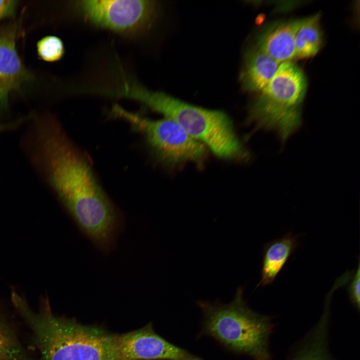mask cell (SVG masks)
Returning <instances> with one entry per match:
<instances>
[{
    "instance_id": "7c38bea8",
    "label": "cell",
    "mask_w": 360,
    "mask_h": 360,
    "mask_svg": "<svg viewBox=\"0 0 360 360\" xmlns=\"http://www.w3.org/2000/svg\"><path fill=\"white\" fill-rule=\"evenodd\" d=\"M280 64L256 46L246 53L241 80L245 89L260 92L275 74Z\"/></svg>"
},
{
    "instance_id": "8fae6325",
    "label": "cell",
    "mask_w": 360,
    "mask_h": 360,
    "mask_svg": "<svg viewBox=\"0 0 360 360\" xmlns=\"http://www.w3.org/2000/svg\"><path fill=\"white\" fill-rule=\"evenodd\" d=\"M299 236L288 232L265 244L262 250L260 278L256 288L272 284L300 246Z\"/></svg>"
},
{
    "instance_id": "e0dca14e",
    "label": "cell",
    "mask_w": 360,
    "mask_h": 360,
    "mask_svg": "<svg viewBox=\"0 0 360 360\" xmlns=\"http://www.w3.org/2000/svg\"><path fill=\"white\" fill-rule=\"evenodd\" d=\"M358 260L357 269L354 272L351 278L348 281L347 292L351 303L359 311L360 304V264L359 260Z\"/></svg>"
},
{
    "instance_id": "9a60e30c",
    "label": "cell",
    "mask_w": 360,
    "mask_h": 360,
    "mask_svg": "<svg viewBox=\"0 0 360 360\" xmlns=\"http://www.w3.org/2000/svg\"><path fill=\"white\" fill-rule=\"evenodd\" d=\"M0 360H32L12 320L0 304Z\"/></svg>"
},
{
    "instance_id": "4fadbf2b",
    "label": "cell",
    "mask_w": 360,
    "mask_h": 360,
    "mask_svg": "<svg viewBox=\"0 0 360 360\" xmlns=\"http://www.w3.org/2000/svg\"><path fill=\"white\" fill-rule=\"evenodd\" d=\"M330 330L322 325L312 328L286 360H334L328 348Z\"/></svg>"
},
{
    "instance_id": "7a4b0ae2",
    "label": "cell",
    "mask_w": 360,
    "mask_h": 360,
    "mask_svg": "<svg viewBox=\"0 0 360 360\" xmlns=\"http://www.w3.org/2000/svg\"><path fill=\"white\" fill-rule=\"evenodd\" d=\"M11 300L32 332V342L41 360H116V334L54 314L47 296L37 311L25 298L12 290Z\"/></svg>"
},
{
    "instance_id": "5bb4252c",
    "label": "cell",
    "mask_w": 360,
    "mask_h": 360,
    "mask_svg": "<svg viewBox=\"0 0 360 360\" xmlns=\"http://www.w3.org/2000/svg\"><path fill=\"white\" fill-rule=\"evenodd\" d=\"M319 13L299 19L294 36L296 56L300 58L314 56L323 44Z\"/></svg>"
},
{
    "instance_id": "30bf717a",
    "label": "cell",
    "mask_w": 360,
    "mask_h": 360,
    "mask_svg": "<svg viewBox=\"0 0 360 360\" xmlns=\"http://www.w3.org/2000/svg\"><path fill=\"white\" fill-rule=\"evenodd\" d=\"M299 19L276 22L260 33L256 46L279 64L296 58L294 36Z\"/></svg>"
},
{
    "instance_id": "3957f363",
    "label": "cell",
    "mask_w": 360,
    "mask_h": 360,
    "mask_svg": "<svg viewBox=\"0 0 360 360\" xmlns=\"http://www.w3.org/2000/svg\"><path fill=\"white\" fill-rule=\"evenodd\" d=\"M118 94L139 101L176 122L220 158H248V153L238 138L230 120L222 112L201 108L135 84H124Z\"/></svg>"
},
{
    "instance_id": "8992f818",
    "label": "cell",
    "mask_w": 360,
    "mask_h": 360,
    "mask_svg": "<svg viewBox=\"0 0 360 360\" xmlns=\"http://www.w3.org/2000/svg\"><path fill=\"white\" fill-rule=\"evenodd\" d=\"M110 116L126 122L144 137L151 152L168 166L186 162L200 163L206 154L205 146L168 118L154 120L114 105Z\"/></svg>"
},
{
    "instance_id": "277c9868",
    "label": "cell",
    "mask_w": 360,
    "mask_h": 360,
    "mask_svg": "<svg viewBox=\"0 0 360 360\" xmlns=\"http://www.w3.org/2000/svg\"><path fill=\"white\" fill-rule=\"evenodd\" d=\"M238 286L228 304L199 301L205 313L206 332L220 343L254 360H272L269 340L274 324L271 318L250 308Z\"/></svg>"
},
{
    "instance_id": "5b68a950",
    "label": "cell",
    "mask_w": 360,
    "mask_h": 360,
    "mask_svg": "<svg viewBox=\"0 0 360 360\" xmlns=\"http://www.w3.org/2000/svg\"><path fill=\"white\" fill-rule=\"evenodd\" d=\"M306 88V77L297 64L291 61L280 64L252 104L250 120L257 128L275 132L284 142L301 125Z\"/></svg>"
},
{
    "instance_id": "ba28073f",
    "label": "cell",
    "mask_w": 360,
    "mask_h": 360,
    "mask_svg": "<svg viewBox=\"0 0 360 360\" xmlns=\"http://www.w3.org/2000/svg\"><path fill=\"white\" fill-rule=\"evenodd\" d=\"M115 348L117 360H203L165 340L151 324L116 334Z\"/></svg>"
},
{
    "instance_id": "9c48e42d",
    "label": "cell",
    "mask_w": 360,
    "mask_h": 360,
    "mask_svg": "<svg viewBox=\"0 0 360 360\" xmlns=\"http://www.w3.org/2000/svg\"><path fill=\"white\" fill-rule=\"evenodd\" d=\"M16 37L14 26H0V118L8 112L10 94L30 78L16 50Z\"/></svg>"
},
{
    "instance_id": "ac0fdd59",
    "label": "cell",
    "mask_w": 360,
    "mask_h": 360,
    "mask_svg": "<svg viewBox=\"0 0 360 360\" xmlns=\"http://www.w3.org/2000/svg\"><path fill=\"white\" fill-rule=\"evenodd\" d=\"M30 116L28 117H23L13 121L6 122H0V134L2 132L14 130L24 124L26 120H28Z\"/></svg>"
},
{
    "instance_id": "2e32d148",
    "label": "cell",
    "mask_w": 360,
    "mask_h": 360,
    "mask_svg": "<svg viewBox=\"0 0 360 360\" xmlns=\"http://www.w3.org/2000/svg\"><path fill=\"white\" fill-rule=\"evenodd\" d=\"M36 48L40 58L48 62L60 60L64 52L62 40L53 36H46L42 38L37 43Z\"/></svg>"
},
{
    "instance_id": "52a82bcc",
    "label": "cell",
    "mask_w": 360,
    "mask_h": 360,
    "mask_svg": "<svg viewBox=\"0 0 360 360\" xmlns=\"http://www.w3.org/2000/svg\"><path fill=\"white\" fill-rule=\"evenodd\" d=\"M76 8L85 19L101 28L132 34L148 27L153 18L154 2L144 0H83Z\"/></svg>"
},
{
    "instance_id": "6da1fadb",
    "label": "cell",
    "mask_w": 360,
    "mask_h": 360,
    "mask_svg": "<svg viewBox=\"0 0 360 360\" xmlns=\"http://www.w3.org/2000/svg\"><path fill=\"white\" fill-rule=\"evenodd\" d=\"M20 148L80 230L108 250L118 230L119 212L98 182L90 161L52 114L32 116Z\"/></svg>"
}]
</instances>
